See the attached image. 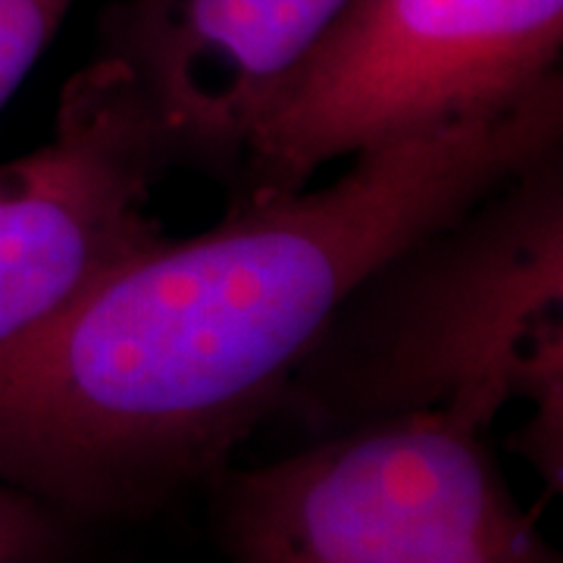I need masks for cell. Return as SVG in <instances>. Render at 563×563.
<instances>
[{
    "instance_id": "6da1fadb",
    "label": "cell",
    "mask_w": 563,
    "mask_h": 563,
    "mask_svg": "<svg viewBox=\"0 0 563 563\" xmlns=\"http://www.w3.org/2000/svg\"><path fill=\"white\" fill-rule=\"evenodd\" d=\"M561 76L351 157L322 188L251 195L161 239L0 361V483L69 523L154 514L210 483L383 269L554 154Z\"/></svg>"
},
{
    "instance_id": "7a4b0ae2",
    "label": "cell",
    "mask_w": 563,
    "mask_h": 563,
    "mask_svg": "<svg viewBox=\"0 0 563 563\" xmlns=\"http://www.w3.org/2000/svg\"><path fill=\"white\" fill-rule=\"evenodd\" d=\"M558 151L507 181L395 266L379 332L357 363L307 385L320 429L448 410L488 432L510 401L532 407L514 448L561 488L563 201Z\"/></svg>"
},
{
    "instance_id": "3957f363",
    "label": "cell",
    "mask_w": 563,
    "mask_h": 563,
    "mask_svg": "<svg viewBox=\"0 0 563 563\" xmlns=\"http://www.w3.org/2000/svg\"><path fill=\"white\" fill-rule=\"evenodd\" d=\"M210 485L232 563H563L485 429L448 410L332 429Z\"/></svg>"
},
{
    "instance_id": "277c9868",
    "label": "cell",
    "mask_w": 563,
    "mask_h": 563,
    "mask_svg": "<svg viewBox=\"0 0 563 563\" xmlns=\"http://www.w3.org/2000/svg\"><path fill=\"white\" fill-rule=\"evenodd\" d=\"M563 0H354L247 141L251 195L561 76Z\"/></svg>"
},
{
    "instance_id": "5b68a950",
    "label": "cell",
    "mask_w": 563,
    "mask_h": 563,
    "mask_svg": "<svg viewBox=\"0 0 563 563\" xmlns=\"http://www.w3.org/2000/svg\"><path fill=\"white\" fill-rule=\"evenodd\" d=\"M161 173L132 103L91 60L66 81L51 141L0 163V361L161 242L147 213Z\"/></svg>"
},
{
    "instance_id": "8992f818",
    "label": "cell",
    "mask_w": 563,
    "mask_h": 563,
    "mask_svg": "<svg viewBox=\"0 0 563 563\" xmlns=\"http://www.w3.org/2000/svg\"><path fill=\"white\" fill-rule=\"evenodd\" d=\"M354 0H117L95 63L163 163L225 166Z\"/></svg>"
},
{
    "instance_id": "52a82bcc",
    "label": "cell",
    "mask_w": 563,
    "mask_h": 563,
    "mask_svg": "<svg viewBox=\"0 0 563 563\" xmlns=\"http://www.w3.org/2000/svg\"><path fill=\"white\" fill-rule=\"evenodd\" d=\"M73 0H0V110L16 95Z\"/></svg>"
},
{
    "instance_id": "ba28073f",
    "label": "cell",
    "mask_w": 563,
    "mask_h": 563,
    "mask_svg": "<svg viewBox=\"0 0 563 563\" xmlns=\"http://www.w3.org/2000/svg\"><path fill=\"white\" fill-rule=\"evenodd\" d=\"M73 523L0 483V563H66Z\"/></svg>"
}]
</instances>
